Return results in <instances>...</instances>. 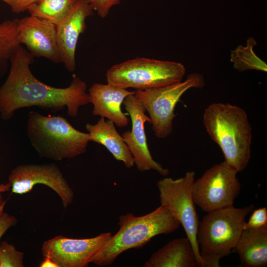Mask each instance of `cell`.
Wrapping results in <instances>:
<instances>
[{"label":"cell","instance_id":"obj_1","mask_svg":"<svg viewBox=\"0 0 267 267\" xmlns=\"http://www.w3.org/2000/svg\"><path fill=\"white\" fill-rule=\"evenodd\" d=\"M34 56L20 45L10 59V68L6 80L0 86V115L10 119L20 108L36 106L52 113L67 108V115L75 117L79 108L90 103L87 85L76 75L65 88L48 86L32 74L30 65Z\"/></svg>","mask_w":267,"mask_h":267},{"label":"cell","instance_id":"obj_2","mask_svg":"<svg viewBox=\"0 0 267 267\" xmlns=\"http://www.w3.org/2000/svg\"><path fill=\"white\" fill-rule=\"evenodd\" d=\"M203 123L228 166L237 173L245 169L251 158L252 138L246 111L229 103L213 102L205 108Z\"/></svg>","mask_w":267,"mask_h":267},{"label":"cell","instance_id":"obj_3","mask_svg":"<svg viewBox=\"0 0 267 267\" xmlns=\"http://www.w3.org/2000/svg\"><path fill=\"white\" fill-rule=\"evenodd\" d=\"M118 224V232L110 236L91 263L99 266L110 265L124 252L141 248L154 237L172 233L180 225L169 209L162 205L142 216L132 213L122 215Z\"/></svg>","mask_w":267,"mask_h":267},{"label":"cell","instance_id":"obj_4","mask_svg":"<svg viewBox=\"0 0 267 267\" xmlns=\"http://www.w3.org/2000/svg\"><path fill=\"white\" fill-rule=\"evenodd\" d=\"M254 210L231 206L207 213L199 222L197 234L202 267H219L222 258L234 249L244 229L245 218Z\"/></svg>","mask_w":267,"mask_h":267},{"label":"cell","instance_id":"obj_5","mask_svg":"<svg viewBox=\"0 0 267 267\" xmlns=\"http://www.w3.org/2000/svg\"><path fill=\"white\" fill-rule=\"evenodd\" d=\"M27 133L32 147L42 158L61 160L85 152L89 142L88 133L75 129L61 116L28 113Z\"/></svg>","mask_w":267,"mask_h":267},{"label":"cell","instance_id":"obj_6","mask_svg":"<svg viewBox=\"0 0 267 267\" xmlns=\"http://www.w3.org/2000/svg\"><path fill=\"white\" fill-rule=\"evenodd\" d=\"M185 71L179 62L137 57L113 65L106 77L115 86L144 90L180 82Z\"/></svg>","mask_w":267,"mask_h":267},{"label":"cell","instance_id":"obj_7","mask_svg":"<svg viewBox=\"0 0 267 267\" xmlns=\"http://www.w3.org/2000/svg\"><path fill=\"white\" fill-rule=\"evenodd\" d=\"M204 86L203 75L192 73L183 82L135 91V96L149 115L157 138H165L172 133L173 120L176 116L175 108L182 94L190 89H201Z\"/></svg>","mask_w":267,"mask_h":267},{"label":"cell","instance_id":"obj_8","mask_svg":"<svg viewBox=\"0 0 267 267\" xmlns=\"http://www.w3.org/2000/svg\"><path fill=\"white\" fill-rule=\"evenodd\" d=\"M195 177V173L189 171L183 177L177 179L165 178L160 179L157 185L160 205L167 207L182 225L193 248L197 266L202 267L197 240L199 221L192 193Z\"/></svg>","mask_w":267,"mask_h":267},{"label":"cell","instance_id":"obj_9","mask_svg":"<svg viewBox=\"0 0 267 267\" xmlns=\"http://www.w3.org/2000/svg\"><path fill=\"white\" fill-rule=\"evenodd\" d=\"M237 173L224 161L207 170L192 185L195 205L206 213L233 206L241 189Z\"/></svg>","mask_w":267,"mask_h":267},{"label":"cell","instance_id":"obj_10","mask_svg":"<svg viewBox=\"0 0 267 267\" xmlns=\"http://www.w3.org/2000/svg\"><path fill=\"white\" fill-rule=\"evenodd\" d=\"M8 183L11 192L18 194L30 191L36 184L45 185L59 195L65 208L74 199L72 189L54 163L19 165L11 172Z\"/></svg>","mask_w":267,"mask_h":267},{"label":"cell","instance_id":"obj_11","mask_svg":"<svg viewBox=\"0 0 267 267\" xmlns=\"http://www.w3.org/2000/svg\"><path fill=\"white\" fill-rule=\"evenodd\" d=\"M112 235L107 232L84 239L58 235L44 241L41 250L44 257L51 259L58 267H86Z\"/></svg>","mask_w":267,"mask_h":267},{"label":"cell","instance_id":"obj_12","mask_svg":"<svg viewBox=\"0 0 267 267\" xmlns=\"http://www.w3.org/2000/svg\"><path fill=\"white\" fill-rule=\"evenodd\" d=\"M125 110L130 116L132 129L122 134L124 140L131 152L138 170L140 172L155 170L163 176H167L169 170L154 160L151 155L144 129V124H151L146 110L134 94L127 96L123 102Z\"/></svg>","mask_w":267,"mask_h":267},{"label":"cell","instance_id":"obj_13","mask_svg":"<svg viewBox=\"0 0 267 267\" xmlns=\"http://www.w3.org/2000/svg\"><path fill=\"white\" fill-rule=\"evenodd\" d=\"M17 40L34 57H43L56 63L62 62L57 44L55 25L30 15L18 19Z\"/></svg>","mask_w":267,"mask_h":267},{"label":"cell","instance_id":"obj_14","mask_svg":"<svg viewBox=\"0 0 267 267\" xmlns=\"http://www.w3.org/2000/svg\"><path fill=\"white\" fill-rule=\"evenodd\" d=\"M87 0H77L66 15L55 25L57 44L62 62L73 72L76 68L75 52L80 35L86 28V19L93 14Z\"/></svg>","mask_w":267,"mask_h":267},{"label":"cell","instance_id":"obj_15","mask_svg":"<svg viewBox=\"0 0 267 267\" xmlns=\"http://www.w3.org/2000/svg\"><path fill=\"white\" fill-rule=\"evenodd\" d=\"M135 91H129L107 83H93L89 89L90 103L93 106V115L106 118L120 128L127 126L129 119L122 112L125 98Z\"/></svg>","mask_w":267,"mask_h":267},{"label":"cell","instance_id":"obj_16","mask_svg":"<svg viewBox=\"0 0 267 267\" xmlns=\"http://www.w3.org/2000/svg\"><path fill=\"white\" fill-rule=\"evenodd\" d=\"M86 129L89 141L103 145L116 160L123 162L126 168H131L134 165L131 152L112 121L101 117L95 124H87Z\"/></svg>","mask_w":267,"mask_h":267},{"label":"cell","instance_id":"obj_17","mask_svg":"<svg viewBox=\"0 0 267 267\" xmlns=\"http://www.w3.org/2000/svg\"><path fill=\"white\" fill-rule=\"evenodd\" d=\"M196 258L187 237L173 239L153 253L144 267H195Z\"/></svg>","mask_w":267,"mask_h":267},{"label":"cell","instance_id":"obj_18","mask_svg":"<svg viewBox=\"0 0 267 267\" xmlns=\"http://www.w3.org/2000/svg\"><path fill=\"white\" fill-rule=\"evenodd\" d=\"M240 267H265L267 265V226L244 228L234 248Z\"/></svg>","mask_w":267,"mask_h":267},{"label":"cell","instance_id":"obj_19","mask_svg":"<svg viewBox=\"0 0 267 267\" xmlns=\"http://www.w3.org/2000/svg\"><path fill=\"white\" fill-rule=\"evenodd\" d=\"M18 19L5 20L0 24V77L5 73L8 62L21 45L17 40Z\"/></svg>","mask_w":267,"mask_h":267},{"label":"cell","instance_id":"obj_20","mask_svg":"<svg viewBox=\"0 0 267 267\" xmlns=\"http://www.w3.org/2000/svg\"><path fill=\"white\" fill-rule=\"evenodd\" d=\"M77 0H38L27 9L30 15L57 24Z\"/></svg>","mask_w":267,"mask_h":267},{"label":"cell","instance_id":"obj_21","mask_svg":"<svg viewBox=\"0 0 267 267\" xmlns=\"http://www.w3.org/2000/svg\"><path fill=\"white\" fill-rule=\"evenodd\" d=\"M257 42L252 37L247 40L246 46L239 45L231 51L230 61L234 68L239 71L256 70L265 72L267 71V65L255 53L253 48Z\"/></svg>","mask_w":267,"mask_h":267},{"label":"cell","instance_id":"obj_22","mask_svg":"<svg viewBox=\"0 0 267 267\" xmlns=\"http://www.w3.org/2000/svg\"><path fill=\"white\" fill-rule=\"evenodd\" d=\"M24 253L6 241L0 243V267H23Z\"/></svg>","mask_w":267,"mask_h":267},{"label":"cell","instance_id":"obj_23","mask_svg":"<svg viewBox=\"0 0 267 267\" xmlns=\"http://www.w3.org/2000/svg\"><path fill=\"white\" fill-rule=\"evenodd\" d=\"M266 226H267V209L262 207L253 211L248 221L245 222L244 229L259 228Z\"/></svg>","mask_w":267,"mask_h":267},{"label":"cell","instance_id":"obj_24","mask_svg":"<svg viewBox=\"0 0 267 267\" xmlns=\"http://www.w3.org/2000/svg\"><path fill=\"white\" fill-rule=\"evenodd\" d=\"M93 10L101 18H105L109 14L111 8L119 4L122 0H87Z\"/></svg>","mask_w":267,"mask_h":267},{"label":"cell","instance_id":"obj_25","mask_svg":"<svg viewBox=\"0 0 267 267\" xmlns=\"http://www.w3.org/2000/svg\"><path fill=\"white\" fill-rule=\"evenodd\" d=\"M5 202L0 204V239L6 231L15 225L18 221L15 217L4 211Z\"/></svg>","mask_w":267,"mask_h":267},{"label":"cell","instance_id":"obj_26","mask_svg":"<svg viewBox=\"0 0 267 267\" xmlns=\"http://www.w3.org/2000/svg\"><path fill=\"white\" fill-rule=\"evenodd\" d=\"M38 0H10L9 6L12 11L16 13H20L25 10Z\"/></svg>","mask_w":267,"mask_h":267},{"label":"cell","instance_id":"obj_27","mask_svg":"<svg viewBox=\"0 0 267 267\" xmlns=\"http://www.w3.org/2000/svg\"><path fill=\"white\" fill-rule=\"evenodd\" d=\"M40 267H58V266L51 259L47 257H44V259L40 264Z\"/></svg>","mask_w":267,"mask_h":267},{"label":"cell","instance_id":"obj_28","mask_svg":"<svg viewBox=\"0 0 267 267\" xmlns=\"http://www.w3.org/2000/svg\"><path fill=\"white\" fill-rule=\"evenodd\" d=\"M9 184L7 183V184L6 185H0V199H1V195H0V192H2V191H4L8 189H9Z\"/></svg>","mask_w":267,"mask_h":267},{"label":"cell","instance_id":"obj_29","mask_svg":"<svg viewBox=\"0 0 267 267\" xmlns=\"http://www.w3.org/2000/svg\"><path fill=\"white\" fill-rule=\"evenodd\" d=\"M1 0L4 1V2H5L8 5H9V4H10V0Z\"/></svg>","mask_w":267,"mask_h":267},{"label":"cell","instance_id":"obj_30","mask_svg":"<svg viewBox=\"0 0 267 267\" xmlns=\"http://www.w3.org/2000/svg\"><path fill=\"white\" fill-rule=\"evenodd\" d=\"M3 201H2L1 199H0V204H1Z\"/></svg>","mask_w":267,"mask_h":267}]
</instances>
